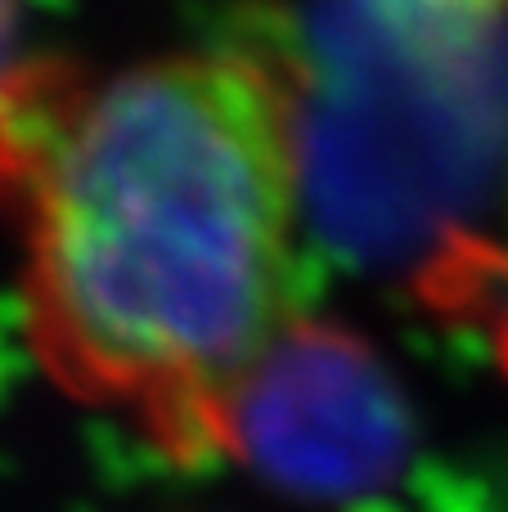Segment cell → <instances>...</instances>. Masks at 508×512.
I'll return each instance as SVG.
<instances>
[{"mask_svg":"<svg viewBox=\"0 0 508 512\" xmlns=\"http://www.w3.org/2000/svg\"><path fill=\"white\" fill-rule=\"evenodd\" d=\"M230 36L279 81L329 252L383 265L464 239L508 162V0H252Z\"/></svg>","mask_w":508,"mask_h":512,"instance_id":"2","label":"cell"},{"mask_svg":"<svg viewBox=\"0 0 508 512\" xmlns=\"http://www.w3.org/2000/svg\"><path fill=\"white\" fill-rule=\"evenodd\" d=\"M230 450L297 504L383 512L419 468V418L383 355L338 324H288L212 414Z\"/></svg>","mask_w":508,"mask_h":512,"instance_id":"3","label":"cell"},{"mask_svg":"<svg viewBox=\"0 0 508 512\" xmlns=\"http://www.w3.org/2000/svg\"><path fill=\"white\" fill-rule=\"evenodd\" d=\"M0 207L54 369L207 450L216 405L302 288L293 135L266 63L234 36L117 72L14 63Z\"/></svg>","mask_w":508,"mask_h":512,"instance_id":"1","label":"cell"},{"mask_svg":"<svg viewBox=\"0 0 508 512\" xmlns=\"http://www.w3.org/2000/svg\"><path fill=\"white\" fill-rule=\"evenodd\" d=\"M18 14H23V0H0V81L14 68V36H18Z\"/></svg>","mask_w":508,"mask_h":512,"instance_id":"4","label":"cell"}]
</instances>
